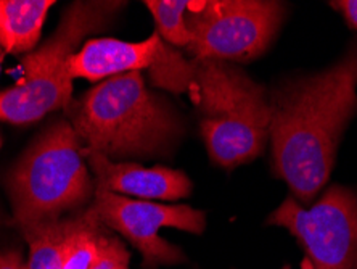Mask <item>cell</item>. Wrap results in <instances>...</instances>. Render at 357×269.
Returning a JSON list of instances; mask_svg holds the SVG:
<instances>
[{"instance_id": "obj_1", "label": "cell", "mask_w": 357, "mask_h": 269, "mask_svg": "<svg viewBox=\"0 0 357 269\" xmlns=\"http://www.w3.org/2000/svg\"><path fill=\"white\" fill-rule=\"evenodd\" d=\"M269 107L274 170L306 207L327 184L341 136L357 113V45L328 70L277 86Z\"/></svg>"}, {"instance_id": "obj_2", "label": "cell", "mask_w": 357, "mask_h": 269, "mask_svg": "<svg viewBox=\"0 0 357 269\" xmlns=\"http://www.w3.org/2000/svg\"><path fill=\"white\" fill-rule=\"evenodd\" d=\"M150 78L156 87L190 94L209 158L216 165L235 168L262 154L269 137V96L238 66L211 58L188 61L161 41Z\"/></svg>"}, {"instance_id": "obj_3", "label": "cell", "mask_w": 357, "mask_h": 269, "mask_svg": "<svg viewBox=\"0 0 357 269\" xmlns=\"http://www.w3.org/2000/svg\"><path fill=\"white\" fill-rule=\"evenodd\" d=\"M84 149L108 158L161 154L182 134L171 105L149 91L142 71L103 79L73 112Z\"/></svg>"}, {"instance_id": "obj_4", "label": "cell", "mask_w": 357, "mask_h": 269, "mask_svg": "<svg viewBox=\"0 0 357 269\" xmlns=\"http://www.w3.org/2000/svg\"><path fill=\"white\" fill-rule=\"evenodd\" d=\"M82 142L68 121L47 128L10 174V197L21 229L59 221L96 195Z\"/></svg>"}, {"instance_id": "obj_5", "label": "cell", "mask_w": 357, "mask_h": 269, "mask_svg": "<svg viewBox=\"0 0 357 269\" xmlns=\"http://www.w3.org/2000/svg\"><path fill=\"white\" fill-rule=\"evenodd\" d=\"M123 2H75L60 20L52 38L33 54L23 66V81L0 92V119L15 124L33 123L71 102L73 78L68 60L89 34L97 33Z\"/></svg>"}, {"instance_id": "obj_6", "label": "cell", "mask_w": 357, "mask_h": 269, "mask_svg": "<svg viewBox=\"0 0 357 269\" xmlns=\"http://www.w3.org/2000/svg\"><path fill=\"white\" fill-rule=\"evenodd\" d=\"M285 7L264 0L190 2L185 24L187 49L195 58L250 61L264 54L280 28Z\"/></svg>"}, {"instance_id": "obj_7", "label": "cell", "mask_w": 357, "mask_h": 269, "mask_svg": "<svg viewBox=\"0 0 357 269\" xmlns=\"http://www.w3.org/2000/svg\"><path fill=\"white\" fill-rule=\"evenodd\" d=\"M267 224L296 237L314 269H357V195L332 186L311 208L287 198Z\"/></svg>"}, {"instance_id": "obj_8", "label": "cell", "mask_w": 357, "mask_h": 269, "mask_svg": "<svg viewBox=\"0 0 357 269\" xmlns=\"http://www.w3.org/2000/svg\"><path fill=\"white\" fill-rule=\"evenodd\" d=\"M91 207L105 226L118 231L142 253L144 269L181 265L187 260L177 245L161 239V228L192 234H202L206 229V215L187 205H162L96 189Z\"/></svg>"}, {"instance_id": "obj_9", "label": "cell", "mask_w": 357, "mask_h": 269, "mask_svg": "<svg viewBox=\"0 0 357 269\" xmlns=\"http://www.w3.org/2000/svg\"><path fill=\"white\" fill-rule=\"evenodd\" d=\"M82 154L96 176L97 191L167 202L185 198L192 192V181L183 171L166 166L145 168L137 163L113 161L91 149H82Z\"/></svg>"}, {"instance_id": "obj_10", "label": "cell", "mask_w": 357, "mask_h": 269, "mask_svg": "<svg viewBox=\"0 0 357 269\" xmlns=\"http://www.w3.org/2000/svg\"><path fill=\"white\" fill-rule=\"evenodd\" d=\"M161 44L158 33L142 42H124L118 39H91L68 60V73L73 79L102 81L129 71L150 68Z\"/></svg>"}, {"instance_id": "obj_11", "label": "cell", "mask_w": 357, "mask_h": 269, "mask_svg": "<svg viewBox=\"0 0 357 269\" xmlns=\"http://www.w3.org/2000/svg\"><path fill=\"white\" fill-rule=\"evenodd\" d=\"M54 3V0H0V45L10 54L33 49Z\"/></svg>"}, {"instance_id": "obj_12", "label": "cell", "mask_w": 357, "mask_h": 269, "mask_svg": "<svg viewBox=\"0 0 357 269\" xmlns=\"http://www.w3.org/2000/svg\"><path fill=\"white\" fill-rule=\"evenodd\" d=\"M113 239L105 232L103 223L92 207L66 219L63 269H91L108 250Z\"/></svg>"}, {"instance_id": "obj_13", "label": "cell", "mask_w": 357, "mask_h": 269, "mask_svg": "<svg viewBox=\"0 0 357 269\" xmlns=\"http://www.w3.org/2000/svg\"><path fill=\"white\" fill-rule=\"evenodd\" d=\"M23 232L29 244L28 269H63L66 219L34 226Z\"/></svg>"}, {"instance_id": "obj_14", "label": "cell", "mask_w": 357, "mask_h": 269, "mask_svg": "<svg viewBox=\"0 0 357 269\" xmlns=\"http://www.w3.org/2000/svg\"><path fill=\"white\" fill-rule=\"evenodd\" d=\"M146 8L153 15L160 38L169 45L187 47L190 44V33L185 24V13L190 2L187 0H146Z\"/></svg>"}, {"instance_id": "obj_15", "label": "cell", "mask_w": 357, "mask_h": 269, "mask_svg": "<svg viewBox=\"0 0 357 269\" xmlns=\"http://www.w3.org/2000/svg\"><path fill=\"white\" fill-rule=\"evenodd\" d=\"M130 253L123 242L114 237L108 250L100 256V260L91 269H129Z\"/></svg>"}, {"instance_id": "obj_16", "label": "cell", "mask_w": 357, "mask_h": 269, "mask_svg": "<svg viewBox=\"0 0 357 269\" xmlns=\"http://www.w3.org/2000/svg\"><path fill=\"white\" fill-rule=\"evenodd\" d=\"M330 5L343 15L351 28L357 29V0H341V2H332Z\"/></svg>"}, {"instance_id": "obj_17", "label": "cell", "mask_w": 357, "mask_h": 269, "mask_svg": "<svg viewBox=\"0 0 357 269\" xmlns=\"http://www.w3.org/2000/svg\"><path fill=\"white\" fill-rule=\"evenodd\" d=\"M0 269H28V263L18 252H7L0 255Z\"/></svg>"}, {"instance_id": "obj_18", "label": "cell", "mask_w": 357, "mask_h": 269, "mask_svg": "<svg viewBox=\"0 0 357 269\" xmlns=\"http://www.w3.org/2000/svg\"><path fill=\"white\" fill-rule=\"evenodd\" d=\"M301 269H314V266H312V263L307 260V258H304L301 263Z\"/></svg>"}, {"instance_id": "obj_19", "label": "cell", "mask_w": 357, "mask_h": 269, "mask_svg": "<svg viewBox=\"0 0 357 269\" xmlns=\"http://www.w3.org/2000/svg\"><path fill=\"white\" fill-rule=\"evenodd\" d=\"M283 269H291V268H290V266H285V268H283Z\"/></svg>"}, {"instance_id": "obj_20", "label": "cell", "mask_w": 357, "mask_h": 269, "mask_svg": "<svg viewBox=\"0 0 357 269\" xmlns=\"http://www.w3.org/2000/svg\"><path fill=\"white\" fill-rule=\"evenodd\" d=\"M0 61H2V55H0Z\"/></svg>"}, {"instance_id": "obj_21", "label": "cell", "mask_w": 357, "mask_h": 269, "mask_svg": "<svg viewBox=\"0 0 357 269\" xmlns=\"http://www.w3.org/2000/svg\"><path fill=\"white\" fill-rule=\"evenodd\" d=\"M0 145H2V139H0Z\"/></svg>"}]
</instances>
